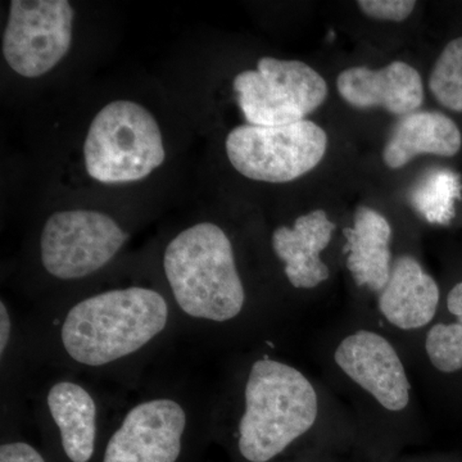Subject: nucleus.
Listing matches in <instances>:
<instances>
[{
  "mask_svg": "<svg viewBox=\"0 0 462 462\" xmlns=\"http://www.w3.org/2000/svg\"><path fill=\"white\" fill-rule=\"evenodd\" d=\"M461 190L457 173L448 169H431L413 185L410 202L428 223L448 225L455 217Z\"/></svg>",
  "mask_w": 462,
  "mask_h": 462,
  "instance_id": "nucleus-17",
  "label": "nucleus"
},
{
  "mask_svg": "<svg viewBox=\"0 0 462 462\" xmlns=\"http://www.w3.org/2000/svg\"><path fill=\"white\" fill-rule=\"evenodd\" d=\"M334 358L343 373L384 409L393 412L406 409L411 385L400 356L384 337L356 331L340 342Z\"/></svg>",
  "mask_w": 462,
  "mask_h": 462,
  "instance_id": "nucleus-11",
  "label": "nucleus"
},
{
  "mask_svg": "<svg viewBox=\"0 0 462 462\" xmlns=\"http://www.w3.org/2000/svg\"><path fill=\"white\" fill-rule=\"evenodd\" d=\"M446 303L449 314L454 316V321L462 325V281L455 284L447 294Z\"/></svg>",
  "mask_w": 462,
  "mask_h": 462,
  "instance_id": "nucleus-22",
  "label": "nucleus"
},
{
  "mask_svg": "<svg viewBox=\"0 0 462 462\" xmlns=\"http://www.w3.org/2000/svg\"><path fill=\"white\" fill-rule=\"evenodd\" d=\"M462 136L457 125L440 112L416 111L403 116L392 130L383 160L389 169H402L421 154L454 157Z\"/></svg>",
  "mask_w": 462,
  "mask_h": 462,
  "instance_id": "nucleus-15",
  "label": "nucleus"
},
{
  "mask_svg": "<svg viewBox=\"0 0 462 462\" xmlns=\"http://www.w3.org/2000/svg\"><path fill=\"white\" fill-rule=\"evenodd\" d=\"M129 238V231L103 212H56L39 236V263L51 281L81 282L108 266Z\"/></svg>",
  "mask_w": 462,
  "mask_h": 462,
  "instance_id": "nucleus-7",
  "label": "nucleus"
},
{
  "mask_svg": "<svg viewBox=\"0 0 462 462\" xmlns=\"http://www.w3.org/2000/svg\"><path fill=\"white\" fill-rule=\"evenodd\" d=\"M162 273L181 333L202 339L245 318L247 289L218 225L203 221L176 234L163 249Z\"/></svg>",
  "mask_w": 462,
  "mask_h": 462,
  "instance_id": "nucleus-3",
  "label": "nucleus"
},
{
  "mask_svg": "<svg viewBox=\"0 0 462 462\" xmlns=\"http://www.w3.org/2000/svg\"><path fill=\"white\" fill-rule=\"evenodd\" d=\"M91 178L121 184L147 178L165 161L162 135L151 112L132 100H115L94 118L84 145Z\"/></svg>",
  "mask_w": 462,
  "mask_h": 462,
  "instance_id": "nucleus-6",
  "label": "nucleus"
},
{
  "mask_svg": "<svg viewBox=\"0 0 462 462\" xmlns=\"http://www.w3.org/2000/svg\"><path fill=\"white\" fill-rule=\"evenodd\" d=\"M336 225L322 209L300 216L291 227L273 230L272 247L284 263L291 287L312 289L329 279L330 272L320 254L329 245Z\"/></svg>",
  "mask_w": 462,
  "mask_h": 462,
  "instance_id": "nucleus-13",
  "label": "nucleus"
},
{
  "mask_svg": "<svg viewBox=\"0 0 462 462\" xmlns=\"http://www.w3.org/2000/svg\"><path fill=\"white\" fill-rule=\"evenodd\" d=\"M39 369L65 370L133 388L180 334L166 291L129 284L54 300L25 316Z\"/></svg>",
  "mask_w": 462,
  "mask_h": 462,
  "instance_id": "nucleus-1",
  "label": "nucleus"
},
{
  "mask_svg": "<svg viewBox=\"0 0 462 462\" xmlns=\"http://www.w3.org/2000/svg\"><path fill=\"white\" fill-rule=\"evenodd\" d=\"M328 148L319 125L303 120L284 126L242 125L231 130L226 153L236 171L252 180L289 182L312 171Z\"/></svg>",
  "mask_w": 462,
  "mask_h": 462,
  "instance_id": "nucleus-8",
  "label": "nucleus"
},
{
  "mask_svg": "<svg viewBox=\"0 0 462 462\" xmlns=\"http://www.w3.org/2000/svg\"><path fill=\"white\" fill-rule=\"evenodd\" d=\"M337 88L352 107H380L401 117L419 111L424 102L420 74L400 60L380 69L351 67L338 76Z\"/></svg>",
  "mask_w": 462,
  "mask_h": 462,
  "instance_id": "nucleus-12",
  "label": "nucleus"
},
{
  "mask_svg": "<svg viewBox=\"0 0 462 462\" xmlns=\"http://www.w3.org/2000/svg\"><path fill=\"white\" fill-rule=\"evenodd\" d=\"M0 462H51L42 447L20 436V431L2 433Z\"/></svg>",
  "mask_w": 462,
  "mask_h": 462,
  "instance_id": "nucleus-20",
  "label": "nucleus"
},
{
  "mask_svg": "<svg viewBox=\"0 0 462 462\" xmlns=\"http://www.w3.org/2000/svg\"><path fill=\"white\" fill-rule=\"evenodd\" d=\"M32 392L33 421L51 462H97L116 407L94 380L65 370Z\"/></svg>",
  "mask_w": 462,
  "mask_h": 462,
  "instance_id": "nucleus-5",
  "label": "nucleus"
},
{
  "mask_svg": "<svg viewBox=\"0 0 462 462\" xmlns=\"http://www.w3.org/2000/svg\"><path fill=\"white\" fill-rule=\"evenodd\" d=\"M346 267L360 287L380 291L387 284L392 270L389 243L392 227L387 218L370 207H358L354 226L345 230Z\"/></svg>",
  "mask_w": 462,
  "mask_h": 462,
  "instance_id": "nucleus-16",
  "label": "nucleus"
},
{
  "mask_svg": "<svg viewBox=\"0 0 462 462\" xmlns=\"http://www.w3.org/2000/svg\"><path fill=\"white\" fill-rule=\"evenodd\" d=\"M74 9L66 0H14L3 35V56L25 78H39L66 56Z\"/></svg>",
  "mask_w": 462,
  "mask_h": 462,
  "instance_id": "nucleus-10",
  "label": "nucleus"
},
{
  "mask_svg": "<svg viewBox=\"0 0 462 462\" xmlns=\"http://www.w3.org/2000/svg\"><path fill=\"white\" fill-rule=\"evenodd\" d=\"M357 5L364 14L374 20L401 23L412 14L416 2L413 0H360Z\"/></svg>",
  "mask_w": 462,
  "mask_h": 462,
  "instance_id": "nucleus-21",
  "label": "nucleus"
},
{
  "mask_svg": "<svg viewBox=\"0 0 462 462\" xmlns=\"http://www.w3.org/2000/svg\"><path fill=\"white\" fill-rule=\"evenodd\" d=\"M229 430L242 462H273L314 427L318 394L305 374L263 356L249 364Z\"/></svg>",
  "mask_w": 462,
  "mask_h": 462,
  "instance_id": "nucleus-4",
  "label": "nucleus"
},
{
  "mask_svg": "<svg viewBox=\"0 0 462 462\" xmlns=\"http://www.w3.org/2000/svg\"><path fill=\"white\" fill-rule=\"evenodd\" d=\"M148 376L116 407L97 462H203L214 398L187 376Z\"/></svg>",
  "mask_w": 462,
  "mask_h": 462,
  "instance_id": "nucleus-2",
  "label": "nucleus"
},
{
  "mask_svg": "<svg viewBox=\"0 0 462 462\" xmlns=\"http://www.w3.org/2000/svg\"><path fill=\"white\" fill-rule=\"evenodd\" d=\"M425 349L438 372L446 375L462 373V325L438 322L428 333Z\"/></svg>",
  "mask_w": 462,
  "mask_h": 462,
  "instance_id": "nucleus-19",
  "label": "nucleus"
},
{
  "mask_svg": "<svg viewBox=\"0 0 462 462\" xmlns=\"http://www.w3.org/2000/svg\"><path fill=\"white\" fill-rule=\"evenodd\" d=\"M440 291L433 276L412 256H400L392 264L391 275L380 291L379 309L398 329L424 328L436 318Z\"/></svg>",
  "mask_w": 462,
  "mask_h": 462,
  "instance_id": "nucleus-14",
  "label": "nucleus"
},
{
  "mask_svg": "<svg viewBox=\"0 0 462 462\" xmlns=\"http://www.w3.org/2000/svg\"><path fill=\"white\" fill-rule=\"evenodd\" d=\"M239 107L249 125L284 126L300 123L328 97V84L311 66L300 60L263 57L257 69L234 79Z\"/></svg>",
  "mask_w": 462,
  "mask_h": 462,
  "instance_id": "nucleus-9",
  "label": "nucleus"
},
{
  "mask_svg": "<svg viewBox=\"0 0 462 462\" xmlns=\"http://www.w3.org/2000/svg\"><path fill=\"white\" fill-rule=\"evenodd\" d=\"M434 98L455 112H462V36L446 45L430 79Z\"/></svg>",
  "mask_w": 462,
  "mask_h": 462,
  "instance_id": "nucleus-18",
  "label": "nucleus"
}]
</instances>
